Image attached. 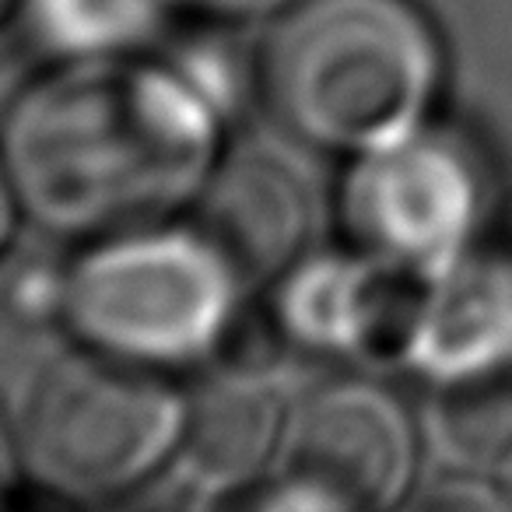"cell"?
<instances>
[{
    "mask_svg": "<svg viewBox=\"0 0 512 512\" xmlns=\"http://www.w3.org/2000/svg\"><path fill=\"white\" fill-rule=\"evenodd\" d=\"M306 232V200L285 165L242 155L207 193L204 235L239 278H267L295 253Z\"/></svg>",
    "mask_w": 512,
    "mask_h": 512,
    "instance_id": "obj_6",
    "label": "cell"
},
{
    "mask_svg": "<svg viewBox=\"0 0 512 512\" xmlns=\"http://www.w3.org/2000/svg\"><path fill=\"white\" fill-rule=\"evenodd\" d=\"M183 435V411L162 383L127 362L60 355L25 397L22 439L32 470L78 495L127 488Z\"/></svg>",
    "mask_w": 512,
    "mask_h": 512,
    "instance_id": "obj_3",
    "label": "cell"
},
{
    "mask_svg": "<svg viewBox=\"0 0 512 512\" xmlns=\"http://www.w3.org/2000/svg\"><path fill=\"white\" fill-rule=\"evenodd\" d=\"M411 428L376 386L320 390L288 432V474L302 491L341 512H383L411 477Z\"/></svg>",
    "mask_w": 512,
    "mask_h": 512,
    "instance_id": "obj_4",
    "label": "cell"
},
{
    "mask_svg": "<svg viewBox=\"0 0 512 512\" xmlns=\"http://www.w3.org/2000/svg\"><path fill=\"white\" fill-rule=\"evenodd\" d=\"M505 498H509V505H512V456L505 460Z\"/></svg>",
    "mask_w": 512,
    "mask_h": 512,
    "instance_id": "obj_10",
    "label": "cell"
},
{
    "mask_svg": "<svg viewBox=\"0 0 512 512\" xmlns=\"http://www.w3.org/2000/svg\"><path fill=\"white\" fill-rule=\"evenodd\" d=\"M439 446L463 463H495L512 456V376L453 383L439 393L432 411Z\"/></svg>",
    "mask_w": 512,
    "mask_h": 512,
    "instance_id": "obj_8",
    "label": "cell"
},
{
    "mask_svg": "<svg viewBox=\"0 0 512 512\" xmlns=\"http://www.w3.org/2000/svg\"><path fill=\"white\" fill-rule=\"evenodd\" d=\"M15 155L25 197L32 193L36 207L50 204L92 158H106L116 225L183 190L197 137L158 81L130 71H88L25 99Z\"/></svg>",
    "mask_w": 512,
    "mask_h": 512,
    "instance_id": "obj_2",
    "label": "cell"
},
{
    "mask_svg": "<svg viewBox=\"0 0 512 512\" xmlns=\"http://www.w3.org/2000/svg\"><path fill=\"white\" fill-rule=\"evenodd\" d=\"M414 512H512L509 498L495 495L491 488L474 481H446L435 484Z\"/></svg>",
    "mask_w": 512,
    "mask_h": 512,
    "instance_id": "obj_9",
    "label": "cell"
},
{
    "mask_svg": "<svg viewBox=\"0 0 512 512\" xmlns=\"http://www.w3.org/2000/svg\"><path fill=\"white\" fill-rule=\"evenodd\" d=\"M435 43L407 0H306L264 46L274 116L320 148H372L421 113Z\"/></svg>",
    "mask_w": 512,
    "mask_h": 512,
    "instance_id": "obj_1",
    "label": "cell"
},
{
    "mask_svg": "<svg viewBox=\"0 0 512 512\" xmlns=\"http://www.w3.org/2000/svg\"><path fill=\"white\" fill-rule=\"evenodd\" d=\"M211 267L190 249H141L106 256L78 292L81 323L123 348H179L211 320Z\"/></svg>",
    "mask_w": 512,
    "mask_h": 512,
    "instance_id": "obj_5",
    "label": "cell"
},
{
    "mask_svg": "<svg viewBox=\"0 0 512 512\" xmlns=\"http://www.w3.org/2000/svg\"><path fill=\"white\" fill-rule=\"evenodd\" d=\"M281 411L253 379H214L183 411V449L200 477L232 484L256 474L278 442Z\"/></svg>",
    "mask_w": 512,
    "mask_h": 512,
    "instance_id": "obj_7",
    "label": "cell"
}]
</instances>
